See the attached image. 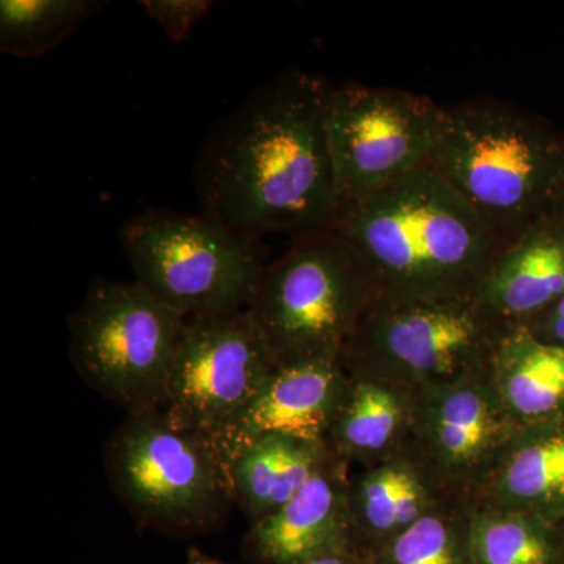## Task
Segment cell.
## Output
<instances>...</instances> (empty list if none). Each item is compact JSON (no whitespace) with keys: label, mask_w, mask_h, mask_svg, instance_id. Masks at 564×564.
<instances>
[{"label":"cell","mask_w":564,"mask_h":564,"mask_svg":"<svg viewBox=\"0 0 564 564\" xmlns=\"http://www.w3.org/2000/svg\"><path fill=\"white\" fill-rule=\"evenodd\" d=\"M333 88L291 69L218 121L195 169L203 215L251 240L332 231L340 203L326 132Z\"/></svg>","instance_id":"6da1fadb"},{"label":"cell","mask_w":564,"mask_h":564,"mask_svg":"<svg viewBox=\"0 0 564 564\" xmlns=\"http://www.w3.org/2000/svg\"><path fill=\"white\" fill-rule=\"evenodd\" d=\"M343 237L389 299L475 296L502 240L432 165L339 203Z\"/></svg>","instance_id":"7a4b0ae2"},{"label":"cell","mask_w":564,"mask_h":564,"mask_svg":"<svg viewBox=\"0 0 564 564\" xmlns=\"http://www.w3.org/2000/svg\"><path fill=\"white\" fill-rule=\"evenodd\" d=\"M432 166L502 243L563 206L564 132L507 102L445 107Z\"/></svg>","instance_id":"3957f363"},{"label":"cell","mask_w":564,"mask_h":564,"mask_svg":"<svg viewBox=\"0 0 564 564\" xmlns=\"http://www.w3.org/2000/svg\"><path fill=\"white\" fill-rule=\"evenodd\" d=\"M104 466L133 519L166 536L215 532L234 503L209 437L174 425L159 408L126 415L107 441Z\"/></svg>","instance_id":"277c9868"},{"label":"cell","mask_w":564,"mask_h":564,"mask_svg":"<svg viewBox=\"0 0 564 564\" xmlns=\"http://www.w3.org/2000/svg\"><path fill=\"white\" fill-rule=\"evenodd\" d=\"M377 295L358 252L322 231L265 267L248 311L278 367L339 361Z\"/></svg>","instance_id":"5b68a950"},{"label":"cell","mask_w":564,"mask_h":564,"mask_svg":"<svg viewBox=\"0 0 564 564\" xmlns=\"http://www.w3.org/2000/svg\"><path fill=\"white\" fill-rule=\"evenodd\" d=\"M120 239L135 281L185 318L248 310L265 272L258 240L203 214L148 210Z\"/></svg>","instance_id":"8992f818"},{"label":"cell","mask_w":564,"mask_h":564,"mask_svg":"<svg viewBox=\"0 0 564 564\" xmlns=\"http://www.w3.org/2000/svg\"><path fill=\"white\" fill-rule=\"evenodd\" d=\"M510 326L475 296L377 295L345 347L343 362L351 373L377 375L422 391L491 369Z\"/></svg>","instance_id":"52a82bcc"},{"label":"cell","mask_w":564,"mask_h":564,"mask_svg":"<svg viewBox=\"0 0 564 564\" xmlns=\"http://www.w3.org/2000/svg\"><path fill=\"white\" fill-rule=\"evenodd\" d=\"M68 325L70 362L93 391L128 413L159 408L187 318L140 282L98 280Z\"/></svg>","instance_id":"ba28073f"},{"label":"cell","mask_w":564,"mask_h":564,"mask_svg":"<svg viewBox=\"0 0 564 564\" xmlns=\"http://www.w3.org/2000/svg\"><path fill=\"white\" fill-rule=\"evenodd\" d=\"M444 118L445 107L419 93L361 84L334 87L326 132L340 202L432 165Z\"/></svg>","instance_id":"9c48e42d"},{"label":"cell","mask_w":564,"mask_h":564,"mask_svg":"<svg viewBox=\"0 0 564 564\" xmlns=\"http://www.w3.org/2000/svg\"><path fill=\"white\" fill-rule=\"evenodd\" d=\"M276 369L250 311L187 318L159 410L181 429L214 436Z\"/></svg>","instance_id":"30bf717a"},{"label":"cell","mask_w":564,"mask_h":564,"mask_svg":"<svg viewBox=\"0 0 564 564\" xmlns=\"http://www.w3.org/2000/svg\"><path fill=\"white\" fill-rule=\"evenodd\" d=\"M519 429L489 369L422 389L414 443L445 484L477 500Z\"/></svg>","instance_id":"8fae6325"},{"label":"cell","mask_w":564,"mask_h":564,"mask_svg":"<svg viewBox=\"0 0 564 564\" xmlns=\"http://www.w3.org/2000/svg\"><path fill=\"white\" fill-rule=\"evenodd\" d=\"M350 380L343 359L278 367L258 395L209 437L226 470L234 456L265 434L326 441L343 410Z\"/></svg>","instance_id":"7c38bea8"},{"label":"cell","mask_w":564,"mask_h":564,"mask_svg":"<svg viewBox=\"0 0 564 564\" xmlns=\"http://www.w3.org/2000/svg\"><path fill=\"white\" fill-rule=\"evenodd\" d=\"M348 470L350 464L340 459L315 475L276 513L250 525L243 540L248 562L303 564L337 552H362L352 522Z\"/></svg>","instance_id":"4fadbf2b"},{"label":"cell","mask_w":564,"mask_h":564,"mask_svg":"<svg viewBox=\"0 0 564 564\" xmlns=\"http://www.w3.org/2000/svg\"><path fill=\"white\" fill-rule=\"evenodd\" d=\"M454 491L413 443L351 477L350 508L361 551L369 556L440 507Z\"/></svg>","instance_id":"5bb4252c"},{"label":"cell","mask_w":564,"mask_h":564,"mask_svg":"<svg viewBox=\"0 0 564 564\" xmlns=\"http://www.w3.org/2000/svg\"><path fill=\"white\" fill-rule=\"evenodd\" d=\"M564 295V214L547 215L502 245L475 299L507 325H519Z\"/></svg>","instance_id":"9a60e30c"},{"label":"cell","mask_w":564,"mask_h":564,"mask_svg":"<svg viewBox=\"0 0 564 564\" xmlns=\"http://www.w3.org/2000/svg\"><path fill=\"white\" fill-rule=\"evenodd\" d=\"M351 373V372H350ZM421 389L369 373H351L343 410L326 437L343 462L375 466L413 443Z\"/></svg>","instance_id":"2e32d148"},{"label":"cell","mask_w":564,"mask_h":564,"mask_svg":"<svg viewBox=\"0 0 564 564\" xmlns=\"http://www.w3.org/2000/svg\"><path fill=\"white\" fill-rule=\"evenodd\" d=\"M340 462L326 441L265 434L228 464L234 503L248 524L276 513L315 475Z\"/></svg>","instance_id":"e0dca14e"},{"label":"cell","mask_w":564,"mask_h":564,"mask_svg":"<svg viewBox=\"0 0 564 564\" xmlns=\"http://www.w3.org/2000/svg\"><path fill=\"white\" fill-rule=\"evenodd\" d=\"M477 503L564 522V415L519 429Z\"/></svg>","instance_id":"ac0fdd59"},{"label":"cell","mask_w":564,"mask_h":564,"mask_svg":"<svg viewBox=\"0 0 564 564\" xmlns=\"http://www.w3.org/2000/svg\"><path fill=\"white\" fill-rule=\"evenodd\" d=\"M492 383L519 426L564 415V350L511 325L497 345Z\"/></svg>","instance_id":"d6986e66"},{"label":"cell","mask_w":564,"mask_h":564,"mask_svg":"<svg viewBox=\"0 0 564 564\" xmlns=\"http://www.w3.org/2000/svg\"><path fill=\"white\" fill-rule=\"evenodd\" d=\"M474 564H562L564 522L543 516L475 505Z\"/></svg>","instance_id":"ffe728a7"},{"label":"cell","mask_w":564,"mask_h":564,"mask_svg":"<svg viewBox=\"0 0 564 564\" xmlns=\"http://www.w3.org/2000/svg\"><path fill=\"white\" fill-rule=\"evenodd\" d=\"M477 500L455 496L369 555L372 564H474L473 514Z\"/></svg>","instance_id":"44dd1931"},{"label":"cell","mask_w":564,"mask_h":564,"mask_svg":"<svg viewBox=\"0 0 564 564\" xmlns=\"http://www.w3.org/2000/svg\"><path fill=\"white\" fill-rule=\"evenodd\" d=\"M106 7L102 0H2L0 51L40 58Z\"/></svg>","instance_id":"7402d4cb"},{"label":"cell","mask_w":564,"mask_h":564,"mask_svg":"<svg viewBox=\"0 0 564 564\" xmlns=\"http://www.w3.org/2000/svg\"><path fill=\"white\" fill-rule=\"evenodd\" d=\"M144 13L152 21L161 25L174 43H180L191 35L193 25L196 24L206 11L210 9L212 2L207 0H144L140 2Z\"/></svg>","instance_id":"603a6c76"},{"label":"cell","mask_w":564,"mask_h":564,"mask_svg":"<svg viewBox=\"0 0 564 564\" xmlns=\"http://www.w3.org/2000/svg\"><path fill=\"white\" fill-rule=\"evenodd\" d=\"M516 326H521L540 343L564 350V295L541 311L540 314L533 315L529 321Z\"/></svg>","instance_id":"cb8c5ba5"},{"label":"cell","mask_w":564,"mask_h":564,"mask_svg":"<svg viewBox=\"0 0 564 564\" xmlns=\"http://www.w3.org/2000/svg\"><path fill=\"white\" fill-rule=\"evenodd\" d=\"M303 564H372L369 556L364 555L362 552L348 551L337 552V554H329L318 556V558L311 560V562Z\"/></svg>","instance_id":"d4e9b609"},{"label":"cell","mask_w":564,"mask_h":564,"mask_svg":"<svg viewBox=\"0 0 564 564\" xmlns=\"http://www.w3.org/2000/svg\"><path fill=\"white\" fill-rule=\"evenodd\" d=\"M185 564H225L220 560L212 558V556L203 554L199 549H191L187 555V562Z\"/></svg>","instance_id":"484cf974"},{"label":"cell","mask_w":564,"mask_h":564,"mask_svg":"<svg viewBox=\"0 0 564 564\" xmlns=\"http://www.w3.org/2000/svg\"><path fill=\"white\" fill-rule=\"evenodd\" d=\"M560 210H562V212H563V214H564V202H563V206H562V209H560Z\"/></svg>","instance_id":"4316f807"},{"label":"cell","mask_w":564,"mask_h":564,"mask_svg":"<svg viewBox=\"0 0 564 564\" xmlns=\"http://www.w3.org/2000/svg\"><path fill=\"white\" fill-rule=\"evenodd\" d=\"M562 564H564V560H563V563H562Z\"/></svg>","instance_id":"83f0119b"}]
</instances>
